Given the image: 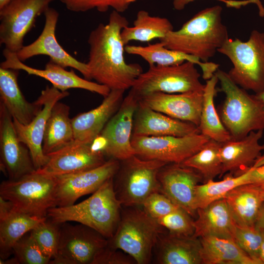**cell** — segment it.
<instances>
[{"instance_id":"1","label":"cell","mask_w":264,"mask_h":264,"mask_svg":"<svg viewBox=\"0 0 264 264\" xmlns=\"http://www.w3.org/2000/svg\"><path fill=\"white\" fill-rule=\"evenodd\" d=\"M129 23L125 17L113 10L108 23H99L88 37L89 52L86 64L91 80L110 90L131 89L143 72L140 65L127 64L124 58L125 45L121 33Z\"/></svg>"},{"instance_id":"2","label":"cell","mask_w":264,"mask_h":264,"mask_svg":"<svg viewBox=\"0 0 264 264\" xmlns=\"http://www.w3.org/2000/svg\"><path fill=\"white\" fill-rule=\"evenodd\" d=\"M222 11L218 5L203 9L179 29L170 31L159 41L168 48L207 62L229 39L227 28L222 22Z\"/></svg>"},{"instance_id":"3","label":"cell","mask_w":264,"mask_h":264,"mask_svg":"<svg viewBox=\"0 0 264 264\" xmlns=\"http://www.w3.org/2000/svg\"><path fill=\"white\" fill-rule=\"evenodd\" d=\"M113 177L79 203L49 209L47 218L58 224L74 221L84 224L110 239L116 231L122 208L114 190Z\"/></svg>"},{"instance_id":"4","label":"cell","mask_w":264,"mask_h":264,"mask_svg":"<svg viewBox=\"0 0 264 264\" xmlns=\"http://www.w3.org/2000/svg\"><path fill=\"white\" fill-rule=\"evenodd\" d=\"M215 74L225 94L218 112L231 139L239 140L252 131L264 130V112L256 94L248 93L223 70L218 68Z\"/></svg>"},{"instance_id":"5","label":"cell","mask_w":264,"mask_h":264,"mask_svg":"<svg viewBox=\"0 0 264 264\" xmlns=\"http://www.w3.org/2000/svg\"><path fill=\"white\" fill-rule=\"evenodd\" d=\"M108 246L130 255L137 264H148L160 235L165 228L138 206H124Z\"/></svg>"},{"instance_id":"6","label":"cell","mask_w":264,"mask_h":264,"mask_svg":"<svg viewBox=\"0 0 264 264\" xmlns=\"http://www.w3.org/2000/svg\"><path fill=\"white\" fill-rule=\"evenodd\" d=\"M233 64L227 73L245 90L255 94L264 89V33L253 30L245 42L228 39L218 50Z\"/></svg>"},{"instance_id":"7","label":"cell","mask_w":264,"mask_h":264,"mask_svg":"<svg viewBox=\"0 0 264 264\" xmlns=\"http://www.w3.org/2000/svg\"><path fill=\"white\" fill-rule=\"evenodd\" d=\"M56 178L36 171L16 180L3 181L0 196L11 201L18 212L43 218L56 207Z\"/></svg>"},{"instance_id":"8","label":"cell","mask_w":264,"mask_h":264,"mask_svg":"<svg viewBox=\"0 0 264 264\" xmlns=\"http://www.w3.org/2000/svg\"><path fill=\"white\" fill-rule=\"evenodd\" d=\"M120 162L113 181L116 196L122 206H142L150 195L160 192L158 173L168 163L136 155Z\"/></svg>"},{"instance_id":"9","label":"cell","mask_w":264,"mask_h":264,"mask_svg":"<svg viewBox=\"0 0 264 264\" xmlns=\"http://www.w3.org/2000/svg\"><path fill=\"white\" fill-rule=\"evenodd\" d=\"M195 64L186 61L171 66H149L135 80L131 90L138 96L155 92L180 93L203 91L205 85Z\"/></svg>"},{"instance_id":"10","label":"cell","mask_w":264,"mask_h":264,"mask_svg":"<svg viewBox=\"0 0 264 264\" xmlns=\"http://www.w3.org/2000/svg\"><path fill=\"white\" fill-rule=\"evenodd\" d=\"M210 139L201 133L181 137L132 134L131 143L135 155L140 158L181 163L199 151Z\"/></svg>"},{"instance_id":"11","label":"cell","mask_w":264,"mask_h":264,"mask_svg":"<svg viewBox=\"0 0 264 264\" xmlns=\"http://www.w3.org/2000/svg\"><path fill=\"white\" fill-rule=\"evenodd\" d=\"M108 242V239L89 226L61 223L58 252L49 264H91Z\"/></svg>"},{"instance_id":"12","label":"cell","mask_w":264,"mask_h":264,"mask_svg":"<svg viewBox=\"0 0 264 264\" xmlns=\"http://www.w3.org/2000/svg\"><path fill=\"white\" fill-rule=\"evenodd\" d=\"M52 0H11L0 9V44L14 53L22 48L25 35Z\"/></svg>"},{"instance_id":"13","label":"cell","mask_w":264,"mask_h":264,"mask_svg":"<svg viewBox=\"0 0 264 264\" xmlns=\"http://www.w3.org/2000/svg\"><path fill=\"white\" fill-rule=\"evenodd\" d=\"M0 169L9 180L35 172L30 151L18 138L13 119L0 102Z\"/></svg>"},{"instance_id":"14","label":"cell","mask_w":264,"mask_h":264,"mask_svg":"<svg viewBox=\"0 0 264 264\" xmlns=\"http://www.w3.org/2000/svg\"><path fill=\"white\" fill-rule=\"evenodd\" d=\"M138 106V96L130 89L100 133L107 142L106 156L121 161L135 155L131 138L134 116Z\"/></svg>"},{"instance_id":"15","label":"cell","mask_w":264,"mask_h":264,"mask_svg":"<svg viewBox=\"0 0 264 264\" xmlns=\"http://www.w3.org/2000/svg\"><path fill=\"white\" fill-rule=\"evenodd\" d=\"M120 161L109 158L96 168L75 173L55 176L56 178L57 206L72 205L80 197L97 191L113 177L120 166Z\"/></svg>"},{"instance_id":"16","label":"cell","mask_w":264,"mask_h":264,"mask_svg":"<svg viewBox=\"0 0 264 264\" xmlns=\"http://www.w3.org/2000/svg\"><path fill=\"white\" fill-rule=\"evenodd\" d=\"M44 14L45 23L41 34L33 43L24 45L16 53L18 59L23 62L37 55H46L55 63L65 68H73L80 72L85 79L90 80L87 64L79 61L70 55L56 39L55 30L59 15L58 11L49 6Z\"/></svg>"},{"instance_id":"17","label":"cell","mask_w":264,"mask_h":264,"mask_svg":"<svg viewBox=\"0 0 264 264\" xmlns=\"http://www.w3.org/2000/svg\"><path fill=\"white\" fill-rule=\"evenodd\" d=\"M68 95L67 91H61L53 86H47L37 99L43 108L28 124L23 125L13 119L18 138L28 148L36 170L45 165L49 159L44 153L42 146L46 122L52 108L56 103Z\"/></svg>"},{"instance_id":"18","label":"cell","mask_w":264,"mask_h":264,"mask_svg":"<svg viewBox=\"0 0 264 264\" xmlns=\"http://www.w3.org/2000/svg\"><path fill=\"white\" fill-rule=\"evenodd\" d=\"M4 61L0 64V67L17 70H22L29 75H33L49 81L52 86L61 91H66L70 88H80L107 96L110 91L107 87L83 79L76 75L73 70L67 71L65 67L51 60L45 65L44 69L33 68L25 65L20 61L16 53L4 48L2 52Z\"/></svg>"},{"instance_id":"19","label":"cell","mask_w":264,"mask_h":264,"mask_svg":"<svg viewBox=\"0 0 264 264\" xmlns=\"http://www.w3.org/2000/svg\"><path fill=\"white\" fill-rule=\"evenodd\" d=\"M157 177L160 193L192 217L197 214L195 191L203 180L198 172L181 163H171L160 169Z\"/></svg>"},{"instance_id":"20","label":"cell","mask_w":264,"mask_h":264,"mask_svg":"<svg viewBox=\"0 0 264 264\" xmlns=\"http://www.w3.org/2000/svg\"><path fill=\"white\" fill-rule=\"evenodd\" d=\"M91 144L74 140L63 148L46 154L49 157L48 162L36 171L43 174L57 176L99 167L107 160L103 153L93 150Z\"/></svg>"},{"instance_id":"21","label":"cell","mask_w":264,"mask_h":264,"mask_svg":"<svg viewBox=\"0 0 264 264\" xmlns=\"http://www.w3.org/2000/svg\"><path fill=\"white\" fill-rule=\"evenodd\" d=\"M203 91L177 94L155 92L138 97L139 104L198 127Z\"/></svg>"},{"instance_id":"22","label":"cell","mask_w":264,"mask_h":264,"mask_svg":"<svg viewBox=\"0 0 264 264\" xmlns=\"http://www.w3.org/2000/svg\"><path fill=\"white\" fill-rule=\"evenodd\" d=\"M263 132L264 130L252 131L242 139L221 143L220 155L222 169L220 177L225 173L240 176L256 164L264 151V144L260 143Z\"/></svg>"},{"instance_id":"23","label":"cell","mask_w":264,"mask_h":264,"mask_svg":"<svg viewBox=\"0 0 264 264\" xmlns=\"http://www.w3.org/2000/svg\"><path fill=\"white\" fill-rule=\"evenodd\" d=\"M197 133L200 132L196 125L171 117L139 103L134 114L132 135L181 137Z\"/></svg>"},{"instance_id":"24","label":"cell","mask_w":264,"mask_h":264,"mask_svg":"<svg viewBox=\"0 0 264 264\" xmlns=\"http://www.w3.org/2000/svg\"><path fill=\"white\" fill-rule=\"evenodd\" d=\"M125 91L110 90L99 106L71 119L75 140L91 144L119 108Z\"/></svg>"},{"instance_id":"25","label":"cell","mask_w":264,"mask_h":264,"mask_svg":"<svg viewBox=\"0 0 264 264\" xmlns=\"http://www.w3.org/2000/svg\"><path fill=\"white\" fill-rule=\"evenodd\" d=\"M156 263L200 264L201 243L199 238L162 233L154 247Z\"/></svg>"},{"instance_id":"26","label":"cell","mask_w":264,"mask_h":264,"mask_svg":"<svg viewBox=\"0 0 264 264\" xmlns=\"http://www.w3.org/2000/svg\"><path fill=\"white\" fill-rule=\"evenodd\" d=\"M19 72V70L0 67V102L13 119L27 125L41 110L43 105L37 100L33 103L26 100L18 84Z\"/></svg>"},{"instance_id":"27","label":"cell","mask_w":264,"mask_h":264,"mask_svg":"<svg viewBox=\"0 0 264 264\" xmlns=\"http://www.w3.org/2000/svg\"><path fill=\"white\" fill-rule=\"evenodd\" d=\"M194 236H215L234 240L236 224L224 198L216 200L197 210Z\"/></svg>"},{"instance_id":"28","label":"cell","mask_w":264,"mask_h":264,"mask_svg":"<svg viewBox=\"0 0 264 264\" xmlns=\"http://www.w3.org/2000/svg\"><path fill=\"white\" fill-rule=\"evenodd\" d=\"M125 51L143 58L149 66H171L189 61L199 66L205 80L210 79L218 69L219 65L212 62H201L198 58L184 53L170 49L161 43L150 44L147 46L126 45Z\"/></svg>"},{"instance_id":"29","label":"cell","mask_w":264,"mask_h":264,"mask_svg":"<svg viewBox=\"0 0 264 264\" xmlns=\"http://www.w3.org/2000/svg\"><path fill=\"white\" fill-rule=\"evenodd\" d=\"M263 189L253 184L238 186L229 192L224 198L236 224L239 226L255 225L261 206Z\"/></svg>"},{"instance_id":"30","label":"cell","mask_w":264,"mask_h":264,"mask_svg":"<svg viewBox=\"0 0 264 264\" xmlns=\"http://www.w3.org/2000/svg\"><path fill=\"white\" fill-rule=\"evenodd\" d=\"M69 112V107L59 101L52 108L43 141V151L45 154L56 152L75 140Z\"/></svg>"},{"instance_id":"31","label":"cell","mask_w":264,"mask_h":264,"mask_svg":"<svg viewBox=\"0 0 264 264\" xmlns=\"http://www.w3.org/2000/svg\"><path fill=\"white\" fill-rule=\"evenodd\" d=\"M199 239L203 264H258L233 239L215 236Z\"/></svg>"},{"instance_id":"32","label":"cell","mask_w":264,"mask_h":264,"mask_svg":"<svg viewBox=\"0 0 264 264\" xmlns=\"http://www.w3.org/2000/svg\"><path fill=\"white\" fill-rule=\"evenodd\" d=\"M47 219L32 216L14 210L0 220V259L5 260L13 253L14 244Z\"/></svg>"},{"instance_id":"33","label":"cell","mask_w":264,"mask_h":264,"mask_svg":"<svg viewBox=\"0 0 264 264\" xmlns=\"http://www.w3.org/2000/svg\"><path fill=\"white\" fill-rule=\"evenodd\" d=\"M218 82L215 74L206 81L198 128L202 134L222 143L231 138L222 123L214 104V98L217 92L216 87Z\"/></svg>"},{"instance_id":"34","label":"cell","mask_w":264,"mask_h":264,"mask_svg":"<svg viewBox=\"0 0 264 264\" xmlns=\"http://www.w3.org/2000/svg\"><path fill=\"white\" fill-rule=\"evenodd\" d=\"M171 22L166 18L151 16L148 12H138L132 26H127L121 33L125 45L132 41L148 42L154 39L160 40L173 30Z\"/></svg>"},{"instance_id":"35","label":"cell","mask_w":264,"mask_h":264,"mask_svg":"<svg viewBox=\"0 0 264 264\" xmlns=\"http://www.w3.org/2000/svg\"><path fill=\"white\" fill-rule=\"evenodd\" d=\"M221 143L210 139L195 154L181 164L193 168L201 176L204 183L220 176L222 169L220 150Z\"/></svg>"},{"instance_id":"36","label":"cell","mask_w":264,"mask_h":264,"mask_svg":"<svg viewBox=\"0 0 264 264\" xmlns=\"http://www.w3.org/2000/svg\"><path fill=\"white\" fill-rule=\"evenodd\" d=\"M249 170L240 176L227 174L222 180L214 181L210 180L197 185L195 191V206L197 210L216 200L223 198L235 188L249 184Z\"/></svg>"},{"instance_id":"37","label":"cell","mask_w":264,"mask_h":264,"mask_svg":"<svg viewBox=\"0 0 264 264\" xmlns=\"http://www.w3.org/2000/svg\"><path fill=\"white\" fill-rule=\"evenodd\" d=\"M60 225L47 218L30 232L42 251L51 259L58 252Z\"/></svg>"},{"instance_id":"38","label":"cell","mask_w":264,"mask_h":264,"mask_svg":"<svg viewBox=\"0 0 264 264\" xmlns=\"http://www.w3.org/2000/svg\"><path fill=\"white\" fill-rule=\"evenodd\" d=\"M13 253L22 264H48L51 260L42 251L30 232L14 244Z\"/></svg>"},{"instance_id":"39","label":"cell","mask_w":264,"mask_h":264,"mask_svg":"<svg viewBox=\"0 0 264 264\" xmlns=\"http://www.w3.org/2000/svg\"><path fill=\"white\" fill-rule=\"evenodd\" d=\"M234 240L239 246L258 264H263L260 258L262 240L261 229L255 224L243 226L236 224Z\"/></svg>"},{"instance_id":"40","label":"cell","mask_w":264,"mask_h":264,"mask_svg":"<svg viewBox=\"0 0 264 264\" xmlns=\"http://www.w3.org/2000/svg\"><path fill=\"white\" fill-rule=\"evenodd\" d=\"M66 8L71 11L86 12L96 8L105 12L111 7L119 13L127 10L130 5L139 0H59Z\"/></svg>"},{"instance_id":"41","label":"cell","mask_w":264,"mask_h":264,"mask_svg":"<svg viewBox=\"0 0 264 264\" xmlns=\"http://www.w3.org/2000/svg\"><path fill=\"white\" fill-rule=\"evenodd\" d=\"M156 220L171 234L191 236L194 234V220L187 211L180 207Z\"/></svg>"},{"instance_id":"42","label":"cell","mask_w":264,"mask_h":264,"mask_svg":"<svg viewBox=\"0 0 264 264\" xmlns=\"http://www.w3.org/2000/svg\"><path fill=\"white\" fill-rule=\"evenodd\" d=\"M141 206L148 215L155 220L179 207L160 192H155L150 195Z\"/></svg>"},{"instance_id":"43","label":"cell","mask_w":264,"mask_h":264,"mask_svg":"<svg viewBox=\"0 0 264 264\" xmlns=\"http://www.w3.org/2000/svg\"><path fill=\"white\" fill-rule=\"evenodd\" d=\"M135 261L130 255L108 245L100 250L94 257L91 264H133Z\"/></svg>"},{"instance_id":"44","label":"cell","mask_w":264,"mask_h":264,"mask_svg":"<svg viewBox=\"0 0 264 264\" xmlns=\"http://www.w3.org/2000/svg\"><path fill=\"white\" fill-rule=\"evenodd\" d=\"M249 184L264 189V154L249 170Z\"/></svg>"},{"instance_id":"45","label":"cell","mask_w":264,"mask_h":264,"mask_svg":"<svg viewBox=\"0 0 264 264\" xmlns=\"http://www.w3.org/2000/svg\"><path fill=\"white\" fill-rule=\"evenodd\" d=\"M14 210L13 203L0 196V220L7 217Z\"/></svg>"},{"instance_id":"46","label":"cell","mask_w":264,"mask_h":264,"mask_svg":"<svg viewBox=\"0 0 264 264\" xmlns=\"http://www.w3.org/2000/svg\"><path fill=\"white\" fill-rule=\"evenodd\" d=\"M196 0H173V6L174 8L177 10H183L185 6L190 2H192ZM225 2L227 5L232 6L233 1L232 0H220Z\"/></svg>"},{"instance_id":"47","label":"cell","mask_w":264,"mask_h":264,"mask_svg":"<svg viewBox=\"0 0 264 264\" xmlns=\"http://www.w3.org/2000/svg\"><path fill=\"white\" fill-rule=\"evenodd\" d=\"M255 225L259 228L264 230V201L260 208Z\"/></svg>"},{"instance_id":"48","label":"cell","mask_w":264,"mask_h":264,"mask_svg":"<svg viewBox=\"0 0 264 264\" xmlns=\"http://www.w3.org/2000/svg\"><path fill=\"white\" fill-rule=\"evenodd\" d=\"M261 230L262 232V240L260 247V258L263 264H264V230L261 229Z\"/></svg>"},{"instance_id":"49","label":"cell","mask_w":264,"mask_h":264,"mask_svg":"<svg viewBox=\"0 0 264 264\" xmlns=\"http://www.w3.org/2000/svg\"><path fill=\"white\" fill-rule=\"evenodd\" d=\"M0 264H19V262L15 257L14 258H12L9 259V258L2 260L0 259Z\"/></svg>"},{"instance_id":"50","label":"cell","mask_w":264,"mask_h":264,"mask_svg":"<svg viewBox=\"0 0 264 264\" xmlns=\"http://www.w3.org/2000/svg\"><path fill=\"white\" fill-rule=\"evenodd\" d=\"M255 94L259 100L260 101L264 112V89L261 92L256 93Z\"/></svg>"},{"instance_id":"51","label":"cell","mask_w":264,"mask_h":264,"mask_svg":"<svg viewBox=\"0 0 264 264\" xmlns=\"http://www.w3.org/2000/svg\"><path fill=\"white\" fill-rule=\"evenodd\" d=\"M11 0H0V9L4 7Z\"/></svg>"},{"instance_id":"52","label":"cell","mask_w":264,"mask_h":264,"mask_svg":"<svg viewBox=\"0 0 264 264\" xmlns=\"http://www.w3.org/2000/svg\"><path fill=\"white\" fill-rule=\"evenodd\" d=\"M262 198L263 201H264V189H263L262 190Z\"/></svg>"}]
</instances>
